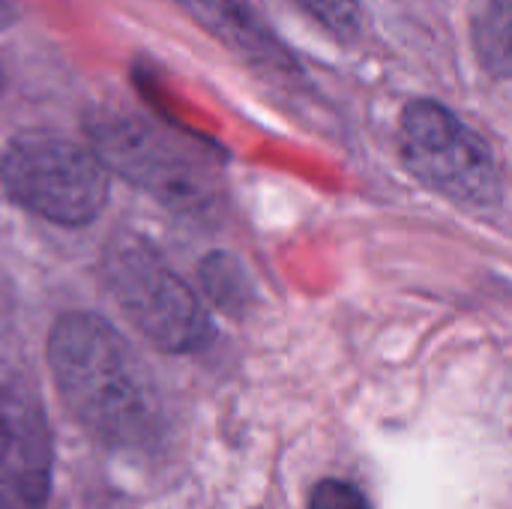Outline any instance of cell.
<instances>
[{
  "instance_id": "277c9868",
  "label": "cell",
  "mask_w": 512,
  "mask_h": 509,
  "mask_svg": "<svg viewBox=\"0 0 512 509\" xmlns=\"http://www.w3.org/2000/svg\"><path fill=\"white\" fill-rule=\"evenodd\" d=\"M105 282L123 315L168 354H192L213 336L195 291L138 234L120 231L105 246Z\"/></svg>"
},
{
  "instance_id": "3957f363",
  "label": "cell",
  "mask_w": 512,
  "mask_h": 509,
  "mask_svg": "<svg viewBox=\"0 0 512 509\" xmlns=\"http://www.w3.org/2000/svg\"><path fill=\"white\" fill-rule=\"evenodd\" d=\"M0 186L27 213L54 225H87L108 201L102 159L54 132H18L0 153Z\"/></svg>"
},
{
  "instance_id": "8fae6325",
  "label": "cell",
  "mask_w": 512,
  "mask_h": 509,
  "mask_svg": "<svg viewBox=\"0 0 512 509\" xmlns=\"http://www.w3.org/2000/svg\"><path fill=\"white\" fill-rule=\"evenodd\" d=\"M309 509H372L366 495L345 480H321L312 489Z\"/></svg>"
},
{
  "instance_id": "4fadbf2b",
  "label": "cell",
  "mask_w": 512,
  "mask_h": 509,
  "mask_svg": "<svg viewBox=\"0 0 512 509\" xmlns=\"http://www.w3.org/2000/svg\"><path fill=\"white\" fill-rule=\"evenodd\" d=\"M0 509H6V507H3V501H0Z\"/></svg>"
},
{
  "instance_id": "ba28073f",
  "label": "cell",
  "mask_w": 512,
  "mask_h": 509,
  "mask_svg": "<svg viewBox=\"0 0 512 509\" xmlns=\"http://www.w3.org/2000/svg\"><path fill=\"white\" fill-rule=\"evenodd\" d=\"M480 63L495 78H512V0H483L474 18Z\"/></svg>"
},
{
  "instance_id": "7c38bea8",
  "label": "cell",
  "mask_w": 512,
  "mask_h": 509,
  "mask_svg": "<svg viewBox=\"0 0 512 509\" xmlns=\"http://www.w3.org/2000/svg\"><path fill=\"white\" fill-rule=\"evenodd\" d=\"M18 18V0H0V30Z\"/></svg>"
},
{
  "instance_id": "6da1fadb",
  "label": "cell",
  "mask_w": 512,
  "mask_h": 509,
  "mask_svg": "<svg viewBox=\"0 0 512 509\" xmlns=\"http://www.w3.org/2000/svg\"><path fill=\"white\" fill-rule=\"evenodd\" d=\"M48 366L69 414L108 447H141L159 432V396L132 345L93 312L57 318Z\"/></svg>"
},
{
  "instance_id": "5b68a950",
  "label": "cell",
  "mask_w": 512,
  "mask_h": 509,
  "mask_svg": "<svg viewBox=\"0 0 512 509\" xmlns=\"http://www.w3.org/2000/svg\"><path fill=\"white\" fill-rule=\"evenodd\" d=\"M399 153L423 186L462 207L483 210L501 201V168L492 147L435 99L405 105Z\"/></svg>"
},
{
  "instance_id": "30bf717a",
  "label": "cell",
  "mask_w": 512,
  "mask_h": 509,
  "mask_svg": "<svg viewBox=\"0 0 512 509\" xmlns=\"http://www.w3.org/2000/svg\"><path fill=\"white\" fill-rule=\"evenodd\" d=\"M324 30H330L336 39L351 42L357 39L363 27V9L360 0H297Z\"/></svg>"
},
{
  "instance_id": "9c48e42d",
  "label": "cell",
  "mask_w": 512,
  "mask_h": 509,
  "mask_svg": "<svg viewBox=\"0 0 512 509\" xmlns=\"http://www.w3.org/2000/svg\"><path fill=\"white\" fill-rule=\"evenodd\" d=\"M201 279H204V288H207V294L213 297V303L219 309L240 312L249 303L252 288H249L246 270H243V264L237 258H231L225 252H216V255L204 258Z\"/></svg>"
},
{
  "instance_id": "52a82bcc",
  "label": "cell",
  "mask_w": 512,
  "mask_h": 509,
  "mask_svg": "<svg viewBox=\"0 0 512 509\" xmlns=\"http://www.w3.org/2000/svg\"><path fill=\"white\" fill-rule=\"evenodd\" d=\"M204 30H210L222 45L267 72L294 69L285 45L267 30L246 0H177Z\"/></svg>"
},
{
  "instance_id": "8992f818",
  "label": "cell",
  "mask_w": 512,
  "mask_h": 509,
  "mask_svg": "<svg viewBox=\"0 0 512 509\" xmlns=\"http://www.w3.org/2000/svg\"><path fill=\"white\" fill-rule=\"evenodd\" d=\"M51 432L39 396L24 381L0 384V492L21 509H42L51 495Z\"/></svg>"
},
{
  "instance_id": "7a4b0ae2",
  "label": "cell",
  "mask_w": 512,
  "mask_h": 509,
  "mask_svg": "<svg viewBox=\"0 0 512 509\" xmlns=\"http://www.w3.org/2000/svg\"><path fill=\"white\" fill-rule=\"evenodd\" d=\"M87 132L102 165L159 204L177 213H201L216 201V168L210 156L159 123L108 111L96 114Z\"/></svg>"
}]
</instances>
